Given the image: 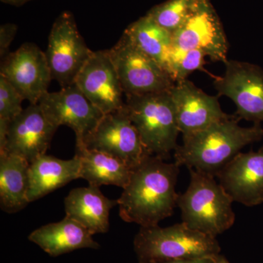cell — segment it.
<instances>
[{"label":"cell","instance_id":"obj_2","mask_svg":"<svg viewBox=\"0 0 263 263\" xmlns=\"http://www.w3.org/2000/svg\"><path fill=\"white\" fill-rule=\"evenodd\" d=\"M262 138L261 124L243 127L237 118L230 117L183 136L182 144L174 151L175 162L215 176L242 148Z\"/></svg>","mask_w":263,"mask_h":263},{"label":"cell","instance_id":"obj_12","mask_svg":"<svg viewBox=\"0 0 263 263\" xmlns=\"http://www.w3.org/2000/svg\"><path fill=\"white\" fill-rule=\"evenodd\" d=\"M171 46L184 51L200 50L212 61L224 64L228 62V39L208 0H203L181 27L173 33Z\"/></svg>","mask_w":263,"mask_h":263},{"label":"cell","instance_id":"obj_20","mask_svg":"<svg viewBox=\"0 0 263 263\" xmlns=\"http://www.w3.org/2000/svg\"><path fill=\"white\" fill-rule=\"evenodd\" d=\"M76 156L81 162L80 178L91 186L114 185L124 189L129 183L133 168L124 161L90 150L82 143H76Z\"/></svg>","mask_w":263,"mask_h":263},{"label":"cell","instance_id":"obj_4","mask_svg":"<svg viewBox=\"0 0 263 263\" xmlns=\"http://www.w3.org/2000/svg\"><path fill=\"white\" fill-rule=\"evenodd\" d=\"M134 249L139 262L145 263L214 257L221 251L216 238L183 222L166 228L141 227L135 237Z\"/></svg>","mask_w":263,"mask_h":263},{"label":"cell","instance_id":"obj_8","mask_svg":"<svg viewBox=\"0 0 263 263\" xmlns=\"http://www.w3.org/2000/svg\"><path fill=\"white\" fill-rule=\"evenodd\" d=\"M82 143L90 150L117 157L133 168L151 155L136 126L132 122L126 107L104 114L94 130L82 143Z\"/></svg>","mask_w":263,"mask_h":263},{"label":"cell","instance_id":"obj_22","mask_svg":"<svg viewBox=\"0 0 263 263\" xmlns=\"http://www.w3.org/2000/svg\"><path fill=\"white\" fill-rule=\"evenodd\" d=\"M124 33L137 47L164 68V59L172 45V33L148 15L131 24Z\"/></svg>","mask_w":263,"mask_h":263},{"label":"cell","instance_id":"obj_15","mask_svg":"<svg viewBox=\"0 0 263 263\" xmlns=\"http://www.w3.org/2000/svg\"><path fill=\"white\" fill-rule=\"evenodd\" d=\"M170 92L176 108L179 132L183 136L202 130L231 117L223 111L219 96L206 94L187 79L175 83Z\"/></svg>","mask_w":263,"mask_h":263},{"label":"cell","instance_id":"obj_10","mask_svg":"<svg viewBox=\"0 0 263 263\" xmlns=\"http://www.w3.org/2000/svg\"><path fill=\"white\" fill-rule=\"evenodd\" d=\"M0 76L30 104L38 103L53 80L46 53L32 43H24L2 60Z\"/></svg>","mask_w":263,"mask_h":263},{"label":"cell","instance_id":"obj_19","mask_svg":"<svg viewBox=\"0 0 263 263\" xmlns=\"http://www.w3.org/2000/svg\"><path fill=\"white\" fill-rule=\"evenodd\" d=\"M81 162L79 157L63 160L45 155L29 163L28 200H39L57 189L80 178Z\"/></svg>","mask_w":263,"mask_h":263},{"label":"cell","instance_id":"obj_3","mask_svg":"<svg viewBox=\"0 0 263 263\" xmlns=\"http://www.w3.org/2000/svg\"><path fill=\"white\" fill-rule=\"evenodd\" d=\"M188 188L178 198L182 222L192 229L216 238L234 224L233 199L214 176L188 168Z\"/></svg>","mask_w":263,"mask_h":263},{"label":"cell","instance_id":"obj_11","mask_svg":"<svg viewBox=\"0 0 263 263\" xmlns=\"http://www.w3.org/2000/svg\"><path fill=\"white\" fill-rule=\"evenodd\" d=\"M38 104L55 127L65 125L74 131L76 143H82L104 115L76 84L46 93Z\"/></svg>","mask_w":263,"mask_h":263},{"label":"cell","instance_id":"obj_26","mask_svg":"<svg viewBox=\"0 0 263 263\" xmlns=\"http://www.w3.org/2000/svg\"><path fill=\"white\" fill-rule=\"evenodd\" d=\"M17 26L14 24H5L0 27V57L3 60L9 54L10 45L17 32Z\"/></svg>","mask_w":263,"mask_h":263},{"label":"cell","instance_id":"obj_25","mask_svg":"<svg viewBox=\"0 0 263 263\" xmlns=\"http://www.w3.org/2000/svg\"><path fill=\"white\" fill-rule=\"evenodd\" d=\"M23 100L14 86L0 76V121L10 124L24 110Z\"/></svg>","mask_w":263,"mask_h":263},{"label":"cell","instance_id":"obj_29","mask_svg":"<svg viewBox=\"0 0 263 263\" xmlns=\"http://www.w3.org/2000/svg\"><path fill=\"white\" fill-rule=\"evenodd\" d=\"M214 263H230L229 261L228 260L224 257V256L221 255L220 254L216 255V257H214Z\"/></svg>","mask_w":263,"mask_h":263},{"label":"cell","instance_id":"obj_14","mask_svg":"<svg viewBox=\"0 0 263 263\" xmlns=\"http://www.w3.org/2000/svg\"><path fill=\"white\" fill-rule=\"evenodd\" d=\"M57 129L39 104H30L10 123L6 141L0 153L18 156L31 163L46 154Z\"/></svg>","mask_w":263,"mask_h":263},{"label":"cell","instance_id":"obj_21","mask_svg":"<svg viewBox=\"0 0 263 263\" xmlns=\"http://www.w3.org/2000/svg\"><path fill=\"white\" fill-rule=\"evenodd\" d=\"M29 162L18 156L0 153V204L2 210L15 213L29 203Z\"/></svg>","mask_w":263,"mask_h":263},{"label":"cell","instance_id":"obj_23","mask_svg":"<svg viewBox=\"0 0 263 263\" xmlns=\"http://www.w3.org/2000/svg\"><path fill=\"white\" fill-rule=\"evenodd\" d=\"M203 0H168L148 13L162 28L171 33L179 29Z\"/></svg>","mask_w":263,"mask_h":263},{"label":"cell","instance_id":"obj_27","mask_svg":"<svg viewBox=\"0 0 263 263\" xmlns=\"http://www.w3.org/2000/svg\"><path fill=\"white\" fill-rule=\"evenodd\" d=\"M159 263H214V257H206V258L180 259V260L168 261V262Z\"/></svg>","mask_w":263,"mask_h":263},{"label":"cell","instance_id":"obj_5","mask_svg":"<svg viewBox=\"0 0 263 263\" xmlns=\"http://www.w3.org/2000/svg\"><path fill=\"white\" fill-rule=\"evenodd\" d=\"M125 107L151 155L165 160L179 145L176 108L170 91L125 95Z\"/></svg>","mask_w":263,"mask_h":263},{"label":"cell","instance_id":"obj_30","mask_svg":"<svg viewBox=\"0 0 263 263\" xmlns=\"http://www.w3.org/2000/svg\"><path fill=\"white\" fill-rule=\"evenodd\" d=\"M139 263H145V262H139Z\"/></svg>","mask_w":263,"mask_h":263},{"label":"cell","instance_id":"obj_7","mask_svg":"<svg viewBox=\"0 0 263 263\" xmlns=\"http://www.w3.org/2000/svg\"><path fill=\"white\" fill-rule=\"evenodd\" d=\"M69 11L59 15L52 26L46 53L53 80L62 87L75 84L76 78L93 53Z\"/></svg>","mask_w":263,"mask_h":263},{"label":"cell","instance_id":"obj_16","mask_svg":"<svg viewBox=\"0 0 263 263\" xmlns=\"http://www.w3.org/2000/svg\"><path fill=\"white\" fill-rule=\"evenodd\" d=\"M215 176L233 199L246 206L263 202V146L257 152H239Z\"/></svg>","mask_w":263,"mask_h":263},{"label":"cell","instance_id":"obj_24","mask_svg":"<svg viewBox=\"0 0 263 263\" xmlns=\"http://www.w3.org/2000/svg\"><path fill=\"white\" fill-rule=\"evenodd\" d=\"M206 57L200 50L184 51L171 46L164 59V69L175 83L185 80L194 71H205L204 65Z\"/></svg>","mask_w":263,"mask_h":263},{"label":"cell","instance_id":"obj_18","mask_svg":"<svg viewBox=\"0 0 263 263\" xmlns=\"http://www.w3.org/2000/svg\"><path fill=\"white\" fill-rule=\"evenodd\" d=\"M28 239L51 257H58L76 249L100 248L89 230L67 216L62 221L34 230Z\"/></svg>","mask_w":263,"mask_h":263},{"label":"cell","instance_id":"obj_13","mask_svg":"<svg viewBox=\"0 0 263 263\" xmlns=\"http://www.w3.org/2000/svg\"><path fill=\"white\" fill-rule=\"evenodd\" d=\"M75 84L103 114L125 107L124 90L108 50L93 52Z\"/></svg>","mask_w":263,"mask_h":263},{"label":"cell","instance_id":"obj_1","mask_svg":"<svg viewBox=\"0 0 263 263\" xmlns=\"http://www.w3.org/2000/svg\"><path fill=\"white\" fill-rule=\"evenodd\" d=\"M179 167L176 162L167 163L154 155L135 167L118 199L123 220L152 227L172 215L179 196L176 190Z\"/></svg>","mask_w":263,"mask_h":263},{"label":"cell","instance_id":"obj_17","mask_svg":"<svg viewBox=\"0 0 263 263\" xmlns=\"http://www.w3.org/2000/svg\"><path fill=\"white\" fill-rule=\"evenodd\" d=\"M118 200H110L100 187L91 186L71 190L65 199L66 216L80 223L91 235L108 231L110 210Z\"/></svg>","mask_w":263,"mask_h":263},{"label":"cell","instance_id":"obj_6","mask_svg":"<svg viewBox=\"0 0 263 263\" xmlns=\"http://www.w3.org/2000/svg\"><path fill=\"white\" fill-rule=\"evenodd\" d=\"M108 51L125 95L162 92L174 86L167 71L137 47L125 33Z\"/></svg>","mask_w":263,"mask_h":263},{"label":"cell","instance_id":"obj_28","mask_svg":"<svg viewBox=\"0 0 263 263\" xmlns=\"http://www.w3.org/2000/svg\"><path fill=\"white\" fill-rule=\"evenodd\" d=\"M1 1L6 4L14 5V6H22L25 3L33 1V0H1Z\"/></svg>","mask_w":263,"mask_h":263},{"label":"cell","instance_id":"obj_9","mask_svg":"<svg viewBox=\"0 0 263 263\" xmlns=\"http://www.w3.org/2000/svg\"><path fill=\"white\" fill-rule=\"evenodd\" d=\"M223 76L214 77L218 96L230 98L238 119L263 123V70L249 62L228 60Z\"/></svg>","mask_w":263,"mask_h":263}]
</instances>
